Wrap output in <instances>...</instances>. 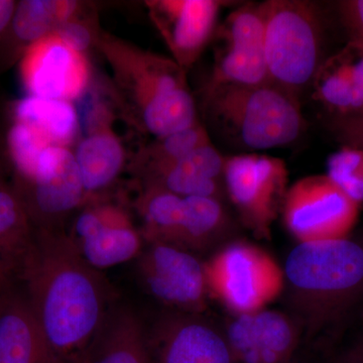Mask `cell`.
<instances>
[{"mask_svg": "<svg viewBox=\"0 0 363 363\" xmlns=\"http://www.w3.org/2000/svg\"><path fill=\"white\" fill-rule=\"evenodd\" d=\"M52 33L61 40L62 44L79 55L84 54L93 43H96V35L90 26L77 18L62 23Z\"/></svg>", "mask_w": 363, "mask_h": 363, "instance_id": "cell-30", "label": "cell"}, {"mask_svg": "<svg viewBox=\"0 0 363 363\" xmlns=\"http://www.w3.org/2000/svg\"><path fill=\"white\" fill-rule=\"evenodd\" d=\"M18 121L35 128L51 145H64L77 133V112L68 100L30 95L16 106Z\"/></svg>", "mask_w": 363, "mask_h": 363, "instance_id": "cell-24", "label": "cell"}, {"mask_svg": "<svg viewBox=\"0 0 363 363\" xmlns=\"http://www.w3.org/2000/svg\"><path fill=\"white\" fill-rule=\"evenodd\" d=\"M23 198L16 188L0 185V264L16 272L18 262L35 234Z\"/></svg>", "mask_w": 363, "mask_h": 363, "instance_id": "cell-25", "label": "cell"}, {"mask_svg": "<svg viewBox=\"0 0 363 363\" xmlns=\"http://www.w3.org/2000/svg\"><path fill=\"white\" fill-rule=\"evenodd\" d=\"M225 156L212 143L178 161L145 173L147 184L181 197H210L226 201L223 172Z\"/></svg>", "mask_w": 363, "mask_h": 363, "instance_id": "cell-18", "label": "cell"}, {"mask_svg": "<svg viewBox=\"0 0 363 363\" xmlns=\"http://www.w3.org/2000/svg\"><path fill=\"white\" fill-rule=\"evenodd\" d=\"M264 56L272 84L300 97L323 62V16L315 2L267 0Z\"/></svg>", "mask_w": 363, "mask_h": 363, "instance_id": "cell-5", "label": "cell"}, {"mask_svg": "<svg viewBox=\"0 0 363 363\" xmlns=\"http://www.w3.org/2000/svg\"><path fill=\"white\" fill-rule=\"evenodd\" d=\"M326 176L351 201L363 204V150L341 145L327 161Z\"/></svg>", "mask_w": 363, "mask_h": 363, "instance_id": "cell-28", "label": "cell"}, {"mask_svg": "<svg viewBox=\"0 0 363 363\" xmlns=\"http://www.w3.org/2000/svg\"><path fill=\"white\" fill-rule=\"evenodd\" d=\"M16 4L18 1L13 0H0V42L13 18Z\"/></svg>", "mask_w": 363, "mask_h": 363, "instance_id": "cell-34", "label": "cell"}, {"mask_svg": "<svg viewBox=\"0 0 363 363\" xmlns=\"http://www.w3.org/2000/svg\"><path fill=\"white\" fill-rule=\"evenodd\" d=\"M16 278V272L6 264H0V295L13 286V279Z\"/></svg>", "mask_w": 363, "mask_h": 363, "instance_id": "cell-35", "label": "cell"}, {"mask_svg": "<svg viewBox=\"0 0 363 363\" xmlns=\"http://www.w3.org/2000/svg\"><path fill=\"white\" fill-rule=\"evenodd\" d=\"M0 363H62L35 321L23 291L0 295Z\"/></svg>", "mask_w": 363, "mask_h": 363, "instance_id": "cell-19", "label": "cell"}, {"mask_svg": "<svg viewBox=\"0 0 363 363\" xmlns=\"http://www.w3.org/2000/svg\"><path fill=\"white\" fill-rule=\"evenodd\" d=\"M225 4L219 0H162L150 4L152 20L182 68H190L212 42Z\"/></svg>", "mask_w": 363, "mask_h": 363, "instance_id": "cell-15", "label": "cell"}, {"mask_svg": "<svg viewBox=\"0 0 363 363\" xmlns=\"http://www.w3.org/2000/svg\"><path fill=\"white\" fill-rule=\"evenodd\" d=\"M283 269L286 300L306 337L337 328L363 303V240L298 243Z\"/></svg>", "mask_w": 363, "mask_h": 363, "instance_id": "cell-2", "label": "cell"}, {"mask_svg": "<svg viewBox=\"0 0 363 363\" xmlns=\"http://www.w3.org/2000/svg\"><path fill=\"white\" fill-rule=\"evenodd\" d=\"M210 143L209 135L199 123L186 130L157 138L145 154V173L178 161L193 150Z\"/></svg>", "mask_w": 363, "mask_h": 363, "instance_id": "cell-27", "label": "cell"}, {"mask_svg": "<svg viewBox=\"0 0 363 363\" xmlns=\"http://www.w3.org/2000/svg\"><path fill=\"white\" fill-rule=\"evenodd\" d=\"M289 172L279 157L259 154L225 156L226 198L240 223L257 238H271L272 225L281 212Z\"/></svg>", "mask_w": 363, "mask_h": 363, "instance_id": "cell-7", "label": "cell"}, {"mask_svg": "<svg viewBox=\"0 0 363 363\" xmlns=\"http://www.w3.org/2000/svg\"><path fill=\"white\" fill-rule=\"evenodd\" d=\"M312 99L331 117L363 114V45L350 40L325 58L311 84Z\"/></svg>", "mask_w": 363, "mask_h": 363, "instance_id": "cell-17", "label": "cell"}, {"mask_svg": "<svg viewBox=\"0 0 363 363\" xmlns=\"http://www.w3.org/2000/svg\"><path fill=\"white\" fill-rule=\"evenodd\" d=\"M86 194L92 197L114 182L124 164V150L116 135L106 130L86 136L74 152Z\"/></svg>", "mask_w": 363, "mask_h": 363, "instance_id": "cell-23", "label": "cell"}, {"mask_svg": "<svg viewBox=\"0 0 363 363\" xmlns=\"http://www.w3.org/2000/svg\"><path fill=\"white\" fill-rule=\"evenodd\" d=\"M209 294L233 315L264 310L281 295L285 274L269 253L247 241L234 240L205 264Z\"/></svg>", "mask_w": 363, "mask_h": 363, "instance_id": "cell-6", "label": "cell"}, {"mask_svg": "<svg viewBox=\"0 0 363 363\" xmlns=\"http://www.w3.org/2000/svg\"><path fill=\"white\" fill-rule=\"evenodd\" d=\"M23 61V79L35 96L69 101L87 81L82 55L71 51L54 33L33 45Z\"/></svg>", "mask_w": 363, "mask_h": 363, "instance_id": "cell-16", "label": "cell"}, {"mask_svg": "<svg viewBox=\"0 0 363 363\" xmlns=\"http://www.w3.org/2000/svg\"><path fill=\"white\" fill-rule=\"evenodd\" d=\"M183 199L164 189L145 186L138 203L145 225L142 234L145 243L171 245L180 221Z\"/></svg>", "mask_w": 363, "mask_h": 363, "instance_id": "cell-26", "label": "cell"}, {"mask_svg": "<svg viewBox=\"0 0 363 363\" xmlns=\"http://www.w3.org/2000/svg\"><path fill=\"white\" fill-rule=\"evenodd\" d=\"M238 224L225 202L216 198L184 197L172 245L192 253L208 252L234 240Z\"/></svg>", "mask_w": 363, "mask_h": 363, "instance_id": "cell-21", "label": "cell"}, {"mask_svg": "<svg viewBox=\"0 0 363 363\" xmlns=\"http://www.w3.org/2000/svg\"><path fill=\"white\" fill-rule=\"evenodd\" d=\"M80 363H152L138 315L130 308H112Z\"/></svg>", "mask_w": 363, "mask_h": 363, "instance_id": "cell-22", "label": "cell"}, {"mask_svg": "<svg viewBox=\"0 0 363 363\" xmlns=\"http://www.w3.org/2000/svg\"><path fill=\"white\" fill-rule=\"evenodd\" d=\"M223 332L234 363H291L303 336L292 315L267 309L234 315Z\"/></svg>", "mask_w": 363, "mask_h": 363, "instance_id": "cell-14", "label": "cell"}, {"mask_svg": "<svg viewBox=\"0 0 363 363\" xmlns=\"http://www.w3.org/2000/svg\"><path fill=\"white\" fill-rule=\"evenodd\" d=\"M262 4H242L219 23L214 33V64L206 90L219 86L269 83L264 56Z\"/></svg>", "mask_w": 363, "mask_h": 363, "instance_id": "cell-8", "label": "cell"}, {"mask_svg": "<svg viewBox=\"0 0 363 363\" xmlns=\"http://www.w3.org/2000/svg\"><path fill=\"white\" fill-rule=\"evenodd\" d=\"M79 9L77 1H18L11 23L0 42V70H6L23 59L33 45L49 37L60 25L77 18Z\"/></svg>", "mask_w": 363, "mask_h": 363, "instance_id": "cell-20", "label": "cell"}, {"mask_svg": "<svg viewBox=\"0 0 363 363\" xmlns=\"http://www.w3.org/2000/svg\"><path fill=\"white\" fill-rule=\"evenodd\" d=\"M119 85L133 102L138 125L157 138L199 123L186 70L174 59L98 38Z\"/></svg>", "mask_w": 363, "mask_h": 363, "instance_id": "cell-3", "label": "cell"}, {"mask_svg": "<svg viewBox=\"0 0 363 363\" xmlns=\"http://www.w3.org/2000/svg\"><path fill=\"white\" fill-rule=\"evenodd\" d=\"M328 125L341 145L363 150V114L352 117H331Z\"/></svg>", "mask_w": 363, "mask_h": 363, "instance_id": "cell-31", "label": "cell"}, {"mask_svg": "<svg viewBox=\"0 0 363 363\" xmlns=\"http://www.w3.org/2000/svg\"><path fill=\"white\" fill-rule=\"evenodd\" d=\"M67 235L82 259L98 272L138 259L145 245L128 215L111 205H87Z\"/></svg>", "mask_w": 363, "mask_h": 363, "instance_id": "cell-12", "label": "cell"}, {"mask_svg": "<svg viewBox=\"0 0 363 363\" xmlns=\"http://www.w3.org/2000/svg\"><path fill=\"white\" fill-rule=\"evenodd\" d=\"M16 277L52 352L62 363H80L113 308L101 272L67 234L35 229Z\"/></svg>", "mask_w": 363, "mask_h": 363, "instance_id": "cell-1", "label": "cell"}, {"mask_svg": "<svg viewBox=\"0 0 363 363\" xmlns=\"http://www.w3.org/2000/svg\"><path fill=\"white\" fill-rule=\"evenodd\" d=\"M359 207L326 175L305 177L286 191L281 216L298 243L340 240L357 224Z\"/></svg>", "mask_w": 363, "mask_h": 363, "instance_id": "cell-9", "label": "cell"}, {"mask_svg": "<svg viewBox=\"0 0 363 363\" xmlns=\"http://www.w3.org/2000/svg\"><path fill=\"white\" fill-rule=\"evenodd\" d=\"M291 363H298V362H296V360H293V362Z\"/></svg>", "mask_w": 363, "mask_h": 363, "instance_id": "cell-36", "label": "cell"}, {"mask_svg": "<svg viewBox=\"0 0 363 363\" xmlns=\"http://www.w3.org/2000/svg\"><path fill=\"white\" fill-rule=\"evenodd\" d=\"M14 187L40 230L58 231L57 223L88 199L75 156L64 145L45 147L33 180H18Z\"/></svg>", "mask_w": 363, "mask_h": 363, "instance_id": "cell-11", "label": "cell"}, {"mask_svg": "<svg viewBox=\"0 0 363 363\" xmlns=\"http://www.w3.org/2000/svg\"><path fill=\"white\" fill-rule=\"evenodd\" d=\"M205 105L221 135L245 150L285 147L306 130L300 99L271 82L219 86L205 92Z\"/></svg>", "mask_w": 363, "mask_h": 363, "instance_id": "cell-4", "label": "cell"}, {"mask_svg": "<svg viewBox=\"0 0 363 363\" xmlns=\"http://www.w3.org/2000/svg\"><path fill=\"white\" fill-rule=\"evenodd\" d=\"M147 333L152 363H234L223 330L202 314L164 313Z\"/></svg>", "mask_w": 363, "mask_h": 363, "instance_id": "cell-13", "label": "cell"}, {"mask_svg": "<svg viewBox=\"0 0 363 363\" xmlns=\"http://www.w3.org/2000/svg\"><path fill=\"white\" fill-rule=\"evenodd\" d=\"M143 288L172 311L202 314L209 296L205 264L194 253L147 242L138 257Z\"/></svg>", "mask_w": 363, "mask_h": 363, "instance_id": "cell-10", "label": "cell"}, {"mask_svg": "<svg viewBox=\"0 0 363 363\" xmlns=\"http://www.w3.org/2000/svg\"><path fill=\"white\" fill-rule=\"evenodd\" d=\"M338 13L345 26L350 40L363 45V0H343L338 2Z\"/></svg>", "mask_w": 363, "mask_h": 363, "instance_id": "cell-32", "label": "cell"}, {"mask_svg": "<svg viewBox=\"0 0 363 363\" xmlns=\"http://www.w3.org/2000/svg\"><path fill=\"white\" fill-rule=\"evenodd\" d=\"M0 185H1V184H0Z\"/></svg>", "mask_w": 363, "mask_h": 363, "instance_id": "cell-37", "label": "cell"}, {"mask_svg": "<svg viewBox=\"0 0 363 363\" xmlns=\"http://www.w3.org/2000/svg\"><path fill=\"white\" fill-rule=\"evenodd\" d=\"M331 363H363V332L338 351Z\"/></svg>", "mask_w": 363, "mask_h": 363, "instance_id": "cell-33", "label": "cell"}, {"mask_svg": "<svg viewBox=\"0 0 363 363\" xmlns=\"http://www.w3.org/2000/svg\"><path fill=\"white\" fill-rule=\"evenodd\" d=\"M49 145L50 143L33 126L20 121L14 125L9 133V147L21 174L20 180H33L40 154Z\"/></svg>", "mask_w": 363, "mask_h": 363, "instance_id": "cell-29", "label": "cell"}]
</instances>
